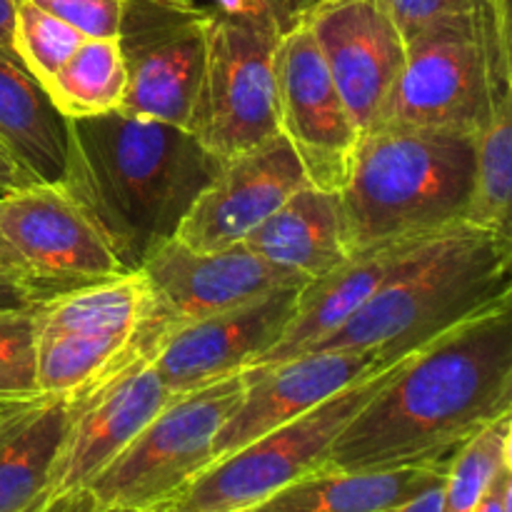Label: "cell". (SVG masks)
I'll return each mask as SVG.
<instances>
[{"label":"cell","instance_id":"6da1fadb","mask_svg":"<svg viewBox=\"0 0 512 512\" xmlns=\"http://www.w3.org/2000/svg\"><path fill=\"white\" fill-rule=\"evenodd\" d=\"M512 413V310L498 305L400 363L333 443L325 468L450 465L473 435Z\"/></svg>","mask_w":512,"mask_h":512},{"label":"cell","instance_id":"7a4b0ae2","mask_svg":"<svg viewBox=\"0 0 512 512\" xmlns=\"http://www.w3.org/2000/svg\"><path fill=\"white\" fill-rule=\"evenodd\" d=\"M220 165L190 130L113 110L68 120L60 185L98 225L118 263L140 270L173 238Z\"/></svg>","mask_w":512,"mask_h":512},{"label":"cell","instance_id":"3957f363","mask_svg":"<svg viewBox=\"0 0 512 512\" xmlns=\"http://www.w3.org/2000/svg\"><path fill=\"white\" fill-rule=\"evenodd\" d=\"M510 295L512 238L460 223L418 245L378 293L315 350H360L395 363L510 303Z\"/></svg>","mask_w":512,"mask_h":512},{"label":"cell","instance_id":"277c9868","mask_svg":"<svg viewBox=\"0 0 512 512\" xmlns=\"http://www.w3.org/2000/svg\"><path fill=\"white\" fill-rule=\"evenodd\" d=\"M473 180V135L413 128L363 133L338 193L350 258L465 223Z\"/></svg>","mask_w":512,"mask_h":512},{"label":"cell","instance_id":"5b68a950","mask_svg":"<svg viewBox=\"0 0 512 512\" xmlns=\"http://www.w3.org/2000/svg\"><path fill=\"white\" fill-rule=\"evenodd\" d=\"M512 95V38L493 8L450 15L405 40V63L373 128L478 135ZM370 128V130H373Z\"/></svg>","mask_w":512,"mask_h":512},{"label":"cell","instance_id":"8992f818","mask_svg":"<svg viewBox=\"0 0 512 512\" xmlns=\"http://www.w3.org/2000/svg\"><path fill=\"white\" fill-rule=\"evenodd\" d=\"M308 0H213L190 133L220 160L278 135L275 55Z\"/></svg>","mask_w":512,"mask_h":512},{"label":"cell","instance_id":"52a82bcc","mask_svg":"<svg viewBox=\"0 0 512 512\" xmlns=\"http://www.w3.org/2000/svg\"><path fill=\"white\" fill-rule=\"evenodd\" d=\"M405 358L373 370L298 418L213 463L170 505V512H248L285 485L325 468L330 448L345 425L383 390Z\"/></svg>","mask_w":512,"mask_h":512},{"label":"cell","instance_id":"ba28073f","mask_svg":"<svg viewBox=\"0 0 512 512\" xmlns=\"http://www.w3.org/2000/svg\"><path fill=\"white\" fill-rule=\"evenodd\" d=\"M243 373L175 395L133 443L88 483L110 508H170L213 465V445L243 400Z\"/></svg>","mask_w":512,"mask_h":512},{"label":"cell","instance_id":"9c48e42d","mask_svg":"<svg viewBox=\"0 0 512 512\" xmlns=\"http://www.w3.org/2000/svg\"><path fill=\"white\" fill-rule=\"evenodd\" d=\"M208 8L195 0H123L118 48L128 88L120 113L190 130L205 75Z\"/></svg>","mask_w":512,"mask_h":512},{"label":"cell","instance_id":"30bf717a","mask_svg":"<svg viewBox=\"0 0 512 512\" xmlns=\"http://www.w3.org/2000/svg\"><path fill=\"white\" fill-rule=\"evenodd\" d=\"M278 133L303 165L305 180L328 193L348 183L360 130L340 98L303 15L275 55Z\"/></svg>","mask_w":512,"mask_h":512},{"label":"cell","instance_id":"8fae6325","mask_svg":"<svg viewBox=\"0 0 512 512\" xmlns=\"http://www.w3.org/2000/svg\"><path fill=\"white\" fill-rule=\"evenodd\" d=\"M0 233L48 298L125 273L98 225L63 185L30 183L0 193Z\"/></svg>","mask_w":512,"mask_h":512},{"label":"cell","instance_id":"7c38bea8","mask_svg":"<svg viewBox=\"0 0 512 512\" xmlns=\"http://www.w3.org/2000/svg\"><path fill=\"white\" fill-rule=\"evenodd\" d=\"M303 285L270 290L250 303L170 328L153 368L170 398L243 373L268 353L290 323Z\"/></svg>","mask_w":512,"mask_h":512},{"label":"cell","instance_id":"4fadbf2b","mask_svg":"<svg viewBox=\"0 0 512 512\" xmlns=\"http://www.w3.org/2000/svg\"><path fill=\"white\" fill-rule=\"evenodd\" d=\"M303 20L360 135L368 133L403 70V35L380 0H310Z\"/></svg>","mask_w":512,"mask_h":512},{"label":"cell","instance_id":"5bb4252c","mask_svg":"<svg viewBox=\"0 0 512 512\" xmlns=\"http://www.w3.org/2000/svg\"><path fill=\"white\" fill-rule=\"evenodd\" d=\"M303 183L308 180L298 155L283 135H273L223 160L173 238L200 253L243 243Z\"/></svg>","mask_w":512,"mask_h":512},{"label":"cell","instance_id":"9a60e30c","mask_svg":"<svg viewBox=\"0 0 512 512\" xmlns=\"http://www.w3.org/2000/svg\"><path fill=\"white\" fill-rule=\"evenodd\" d=\"M140 273L148 280L158 315L170 328L238 308L270 290L305 285L245 243L200 253L178 238L158 245L140 265Z\"/></svg>","mask_w":512,"mask_h":512},{"label":"cell","instance_id":"2e32d148","mask_svg":"<svg viewBox=\"0 0 512 512\" xmlns=\"http://www.w3.org/2000/svg\"><path fill=\"white\" fill-rule=\"evenodd\" d=\"M155 355L133 360L113 378L70 398V423L55 460L50 493L88 488L90 480L108 468L135 435L168 405Z\"/></svg>","mask_w":512,"mask_h":512},{"label":"cell","instance_id":"e0dca14e","mask_svg":"<svg viewBox=\"0 0 512 512\" xmlns=\"http://www.w3.org/2000/svg\"><path fill=\"white\" fill-rule=\"evenodd\" d=\"M388 365L360 350H313L243 370V400L215 438L213 463Z\"/></svg>","mask_w":512,"mask_h":512},{"label":"cell","instance_id":"ac0fdd59","mask_svg":"<svg viewBox=\"0 0 512 512\" xmlns=\"http://www.w3.org/2000/svg\"><path fill=\"white\" fill-rule=\"evenodd\" d=\"M445 233V230H443ZM425 240H413V243L390 245V248L370 250V253H358L343 263L340 268L330 270L323 278H315L300 288L298 305L285 325L278 343L260 355L253 365L283 363V360L295 358V355L310 353L318 348L323 340L338 333L375 293L380 285L413 255L418 245ZM250 365V368H253ZM248 370V368H245Z\"/></svg>","mask_w":512,"mask_h":512},{"label":"cell","instance_id":"d6986e66","mask_svg":"<svg viewBox=\"0 0 512 512\" xmlns=\"http://www.w3.org/2000/svg\"><path fill=\"white\" fill-rule=\"evenodd\" d=\"M243 243L303 283L323 278L350 260L338 193L310 183L300 185Z\"/></svg>","mask_w":512,"mask_h":512},{"label":"cell","instance_id":"ffe728a7","mask_svg":"<svg viewBox=\"0 0 512 512\" xmlns=\"http://www.w3.org/2000/svg\"><path fill=\"white\" fill-rule=\"evenodd\" d=\"M448 465L348 473L320 468L248 512H398L440 485Z\"/></svg>","mask_w":512,"mask_h":512},{"label":"cell","instance_id":"44dd1931","mask_svg":"<svg viewBox=\"0 0 512 512\" xmlns=\"http://www.w3.org/2000/svg\"><path fill=\"white\" fill-rule=\"evenodd\" d=\"M0 145L35 180L60 185L68 120L15 53L0 50Z\"/></svg>","mask_w":512,"mask_h":512},{"label":"cell","instance_id":"7402d4cb","mask_svg":"<svg viewBox=\"0 0 512 512\" xmlns=\"http://www.w3.org/2000/svg\"><path fill=\"white\" fill-rule=\"evenodd\" d=\"M70 423L68 395H50L0 438V512H30L50 495Z\"/></svg>","mask_w":512,"mask_h":512},{"label":"cell","instance_id":"603a6c76","mask_svg":"<svg viewBox=\"0 0 512 512\" xmlns=\"http://www.w3.org/2000/svg\"><path fill=\"white\" fill-rule=\"evenodd\" d=\"M43 88L65 120L95 118L120 110L128 88V73L118 40L83 38Z\"/></svg>","mask_w":512,"mask_h":512},{"label":"cell","instance_id":"cb8c5ba5","mask_svg":"<svg viewBox=\"0 0 512 512\" xmlns=\"http://www.w3.org/2000/svg\"><path fill=\"white\" fill-rule=\"evenodd\" d=\"M512 95L475 135V180L465 223L512 238Z\"/></svg>","mask_w":512,"mask_h":512},{"label":"cell","instance_id":"d4e9b609","mask_svg":"<svg viewBox=\"0 0 512 512\" xmlns=\"http://www.w3.org/2000/svg\"><path fill=\"white\" fill-rule=\"evenodd\" d=\"M505 465H512V413L480 430L453 455L440 512H473Z\"/></svg>","mask_w":512,"mask_h":512},{"label":"cell","instance_id":"484cf974","mask_svg":"<svg viewBox=\"0 0 512 512\" xmlns=\"http://www.w3.org/2000/svg\"><path fill=\"white\" fill-rule=\"evenodd\" d=\"M83 38L85 35L78 28L43 10L33 0H18L13 33L15 53L40 85L58 73Z\"/></svg>","mask_w":512,"mask_h":512},{"label":"cell","instance_id":"4316f807","mask_svg":"<svg viewBox=\"0 0 512 512\" xmlns=\"http://www.w3.org/2000/svg\"><path fill=\"white\" fill-rule=\"evenodd\" d=\"M38 305L0 313V400L45 398L35 380Z\"/></svg>","mask_w":512,"mask_h":512},{"label":"cell","instance_id":"83f0119b","mask_svg":"<svg viewBox=\"0 0 512 512\" xmlns=\"http://www.w3.org/2000/svg\"><path fill=\"white\" fill-rule=\"evenodd\" d=\"M48 13L78 28L85 38H115L123 0H33Z\"/></svg>","mask_w":512,"mask_h":512},{"label":"cell","instance_id":"f1b7e54d","mask_svg":"<svg viewBox=\"0 0 512 512\" xmlns=\"http://www.w3.org/2000/svg\"><path fill=\"white\" fill-rule=\"evenodd\" d=\"M488 3L490 0H380L403 40L413 38L418 30L435 23V20L473 13Z\"/></svg>","mask_w":512,"mask_h":512},{"label":"cell","instance_id":"f546056e","mask_svg":"<svg viewBox=\"0 0 512 512\" xmlns=\"http://www.w3.org/2000/svg\"><path fill=\"white\" fill-rule=\"evenodd\" d=\"M30 512H170V508L158 510H125V508H110L95 500L90 490H68V493H50L40 500Z\"/></svg>","mask_w":512,"mask_h":512},{"label":"cell","instance_id":"4dcf8cb0","mask_svg":"<svg viewBox=\"0 0 512 512\" xmlns=\"http://www.w3.org/2000/svg\"><path fill=\"white\" fill-rule=\"evenodd\" d=\"M512 503V465H505L493 480L480 503L475 505L473 512H510Z\"/></svg>","mask_w":512,"mask_h":512},{"label":"cell","instance_id":"1f68e13d","mask_svg":"<svg viewBox=\"0 0 512 512\" xmlns=\"http://www.w3.org/2000/svg\"><path fill=\"white\" fill-rule=\"evenodd\" d=\"M40 300H45V295L40 293V290H35L33 285L0 278V313H3V310L30 308V305L40 303Z\"/></svg>","mask_w":512,"mask_h":512},{"label":"cell","instance_id":"d6a6232c","mask_svg":"<svg viewBox=\"0 0 512 512\" xmlns=\"http://www.w3.org/2000/svg\"><path fill=\"white\" fill-rule=\"evenodd\" d=\"M0 278L18 280V283L33 285L35 290H40V285L35 283L33 275H30L28 265H25L23 258H20L18 253H15L13 245H10L8 240L3 238V233H0ZM40 293H43V290H40ZM45 298H48V295H45Z\"/></svg>","mask_w":512,"mask_h":512},{"label":"cell","instance_id":"836d02e7","mask_svg":"<svg viewBox=\"0 0 512 512\" xmlns=\"http://www.w3.org/2000/svg\"><path fill=\"white\" fill-rule=\"evenodd\" d=\"M30 183H35V180L30 178V175L25 173V170L20 168L13 158H10V155L5 153L3 145H0V193L25 188V185H30Z\"/></svg>","mask_w":512,"mask_h":512},{"label":"cell","instance_id":"e575fe53","mask_svg":"<svg viewBox=\"0 0 512 512\" xmlns=\"http://www.w3.org/2000/svg\"><path fill=\"white\" fill-rule=\"evenodd\" d=\"M43 398H33V400H0V438L28 413L30 408L40 403Z\"/></svg>","mask_w":512,"mask_h":512},{"label":"cell","instance_id":"d590c367","mask_svg":"<svg viewBox=\"0 0 512 512\" xmlns=\"http://www.w3.org/2000/svg\"><path fill=\"white\" fill-rule=\"evenodd\" d=\"M15 8H18V0H0V50L5 53H15Z\"/></svg>","mask_w":512,"mask_h":512},{"label":"cell","instance_id":"8d00e7d4","mask_svg":"<svg viewBox=\"0 0 512 512\" xmlns=\"http://www.w3.org/2000/svg\"><path fill=\"white\" fill-rule=\"evenodd\" d=\"M443 483L435 485V488H430V490H425L423 495H418L413 503H408L403 510H398V512H440V505H443Z\"/></svg>","mask_w":512,"mask_h":512},{"label":"cell","instance_id":"74e56055","mask_svg":"<svg viewBox=\"0 0 512 512\" xmlns=\"http://www.w3.org/2000/svg\"><path fill=\"white\" fill-rule=\"evenodd\" d=\"M490 8H493L495 20H498L500 30H503L508 38H512V23H510V0H490Z\"/></svg>","mask_w":512,"mask_h":512},{"label":"cell","instance_id":"f35d334b","mask_svg":"<svg viewBox=\"0 0 512 512\" xmlns=\"http://www.w3.org/2000/svg\"><path fill=\"white\" fill-rule=\"evenodd\" d=\"M308 3H310V0H308Z\"/></svg>","mask_w":512,"mask_h":512}]
</instances>
